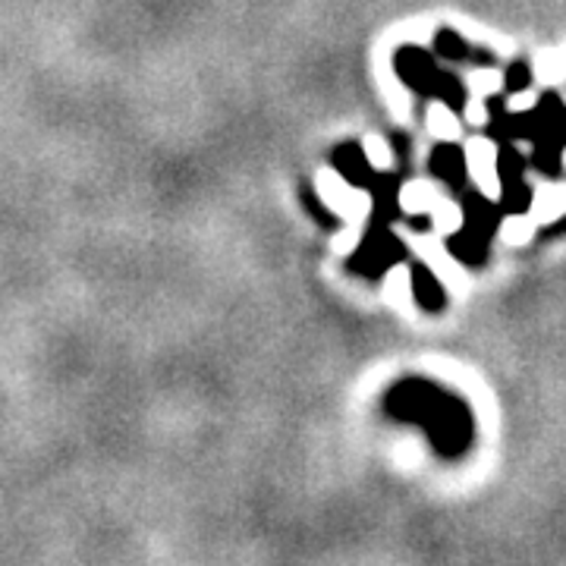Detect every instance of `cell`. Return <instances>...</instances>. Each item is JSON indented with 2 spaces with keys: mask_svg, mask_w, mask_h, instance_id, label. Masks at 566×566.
I'll use <instances>...</instances> for the list:
<instances>
[{
  "mask_svg": "<svg viewBox=\"0 0 566 566\" xmlns=\"http://www.w3.org/2000/svg\"><path fill=\"white\" fill-rule=\"evenodd\" d=\"M403 182L397 174H378L371 186H368V196H371V221L381 223H397L403 218Z\"/></svg>",
  "mask_w": 566,
  "mask_h": 566,
  "instance_id": "52a82bcc",
  "label": "cell"
},
{
  "mask_svg": "<svg viewBox=\"0 0 566 566\" xmlns=\"http://www.w3.org/2000/svg\"><path fill=\"white\" fill-rule=\"evenodd\" d=\"M434 54L447 63H472L479 70H491L494 66V54H488L482 48H472L469 41L453 32V29H438L434 32Z\"/></svg>",
  "mask_w": 566,
  "mask_h": 566,
  "instance_id": "ba28073f",
  "label": "cell"
},
{
  "mask_svg": "<svg viewBox=\"0 0 566 566\" xmlns=\"http://www.w3.org/2000/svg\"><path fill=\"white\" fill-rule=\"evenodd\" d=\"M447 252L465 268H482L488 262V252H491V240H482L479 233L465 230L463 223L447 237Z\"/></svg>",
  "mask_w": 566,
  "mask_h": 566,
  "instance_id": "8fae6325",
  "label": "cell"
},
{
  "mask_svg": "<svg viewBox=\"0 0 566 566\" xmlns=\"http://www.w3.org/2000/svg\"><path fill=\"white\" fill-rule=\"evenodd\" d=\"M428 170L434 180H441L460 199L465 189L472 186V164H469V155H465L463 145L457 142H441L431 148V158H428Z\"/></svg>",
  "mask_w": 566,
  "mask_h": 566,
  "instance_id": "277c9868",
  "label": "cell"
},
{
  "mask_svg": "<svg viewBox=\"0 0 566 566\" xmlns=\"http://www.w3.org/2000/svg\"><path fill=\"white\" fill-rule=\"evenodd\" d=\"M485 120H488V139L504 145L513 139V111L506 107V92L504 95H488L485 102Z\"/></svg>",
  "mask_w": 566,
  "mask_h": 566,
  "instance_id": "4fadbf2b",
  "label": "cell"
},
{
  "mask_svg": "<svg viewBox=\"0 0 566 566\" xmlns=\"http://www.w3.org/2000/svg\"><path fill=\"white\" fill-rule=\"evenodd\" d=\"M564 151L566 145L560 139L532 142V158H528V164H532L542 177L557 180V177L564 174Z\"/></svg>",
  "mask_w": 566,
  "mask_h": 566,
  "instance_id": "7c38bea8",
  "label": "cell"
},
{
  "mask_svg": "<svg viewBox=\"0 0 566 566\" xmlns=\"http://www.w3.org/2000/svg\"><path fill=\"white\" fill-rule=\"evenodd\" d=\"M504 208L501 202H491L482 189L469 186L463 196H460V223L465 230L479 233L482 240H494L497 230L504 227Z\"/></svg>",
  "mask_w": 566,
  "mask_h": 566,
  "instance_id": "5b68a950",
  "label": "cell"
},
{
  "mask_svg": "<svg viewBox=\"0 0 566 566\" xmlns=\"http://www.w3.org/2000/svg\"><path fill=\"white\" fill-rule=\"evenodd\" d=\"M387 412L400 422L422 424L441 457H460L472 441L469 406L431 381H403L387 394Z\"/></svg>",
  "mask_w": 566,
  "mask_h": 566,
  "instance_id": "6da1fadb",
  "label": "cell"
},
{
  "mask_svg": "<svg viewBox=\"0 0 566 566\" xmlns=\"http://www.w3.org/2000/svg\"><path fill=\"white\" fill-rule=\"evenodd\" d=\"M303 202L305 208H308V214H312V221L318 223V227H324V230H340V218L324 205V199L312 189V186H305L303 189Z\"/></svg>",
  "mask_w": 566,
  "mask_h": 566,
  "instance_id": "2e32d148",
  "label": "cell"
},
{
  "mask_svg": "<svg viewBox=\"0 0 566 566\" xmlns=\"http://www.w3.org/2000/svg\"><path fill=\"white\" fill-rule=\"evenodd\" d=\"M528 167H532V164H528L526 155L516 148V142H504V145L497 148V158H494V174H497V182L523 180Z\"/></svg>",
  "mask_w": 566,
  "mask_h": 566,
  "instance_id": "5bb4252c",
  "label": "cell"
},
{
  "mask_svg": "<svg viewBox=\"0 0 566 566\" xmlns=\"http://www.w3.org/2000/svg\"><path fill=\"white\" fill-rule=\"evenodd\" d=\"M528 85H532V66L528 61H510L504 70V92L506 95H523Z\"/></svg>",
  "mask_w": 566,
  "mask_h": 566,
  "instance_id": "e0dca14e",
  "label": "cell"
},
{
  "mask_svg": "<svg viewBox=\"0 0 566 566\" xmlns=\"http://www.w3.org/2000/svg\"><path fill=\"white\" fill-rule=\"evenodd\" d=\"M409 283H412V296L416 303L422 305L424 312H444L447 308V290L441 277L422 262V259H412L409 262Z\"/></svg>",
  "mask_w": 566,
  "mask_h": 566,
  "instance_id": "9c48e42d",
  "label": "cell"
},
{
  "mask_svg": "<svg viewBox=\"0 0 566 566\" xmlns=\"http://www.w3.org/2000/svg\"><path fill=\"white\" fill-rule=\"evenodd\" d=\"M497 202L504 208L506 218H523L532 202H535V189L528 186L526 177L523 180H513V182H501V196H497Z\"/></svg>",
  "mask_w": 566,
  "mask_h": 566,
  "instance_id": "9a60e30c",
  "label": "cell"
},
{
  "mask_svg": "<svg viewBox=\"0 0 566 566\" xmlns=\"http://www.w3.org/2000/svg\"><path fill=\"white\" fill-rule=\"evenodd\" d=\"M394 70H397V76H400L406 88H412L416 95L441 102L450 114H463L465 111V104H469L465 82L457 73L441 70L438 61L422 48H416V44L400 48L394 54Z\"/></svg>",
  "mask_w": 566,
  "mask_h": 566,
  "instance_id": "7a4b0ae2",
  "label": "cell"
},
{
  "mask_svg": "<svg viewBox=\"0 0 566 566\" xmlns=\"http://www.w3.org/2000/svg\"><path fill=\"white\" fill-rule=\"evenodd\" d=\"M406 223H409L412 230H431V218H428V214H416V218H406Z\"/></svg>",
  "mask_w": 566,
  "mask_h": 566,
  "instance_id": "ac0fdd59",
  "label": "cell"
},
{
  "mask_svg": "<svg viewBox=\"0 0 566 566\" xmlns=\"http://www.w3.org/2000/svg\"><path fill=\"white\" fill-rule=\"evenodd\" d=\"M406 259V243L394 233V223H381L368 218L363 240L356 245V252L349 255V271L378 281L381 274H387L394 264H400Z\"/></svg>",
  "mask_w": 566,
  "mask_h": 566,
  "instance_id": "3957f363",
  "label": "cell"
},
{
  "mask_svg": "<svg viewBox=\"0 0 566 566\" xmlns=\"http://www.w3.org/2000/svg\"><path fill=\"white\" fill-rule=\"evenodd\" d=\"M331 164H334V170H337L349 186L365 189V192H368L371 180L378 177L375 164L368 161V155H365V148L359 142H344V145H337V148L331 151Z\"/></svg>",
  "mask_w": 566,
  "mask_h": 566,
  "instance_id": "8992f818",
  "label": "cell"
},
{
  "mask_svg": "<svg viewBox=\"0 0 566 566\" xmlns=\"http://www.w3.org/2000/svg\"><path fill=\"white\" fill-rule=\"evenodd\" d=\"M535 120H538V139H560L566 145V104L557 92H545L535 104Z\"/></svg>",
  "mask_w": 566,
  "mask_h": 566,
  "instance_id": "30bf717a",
  "label": "cell"
}]
</instances>
